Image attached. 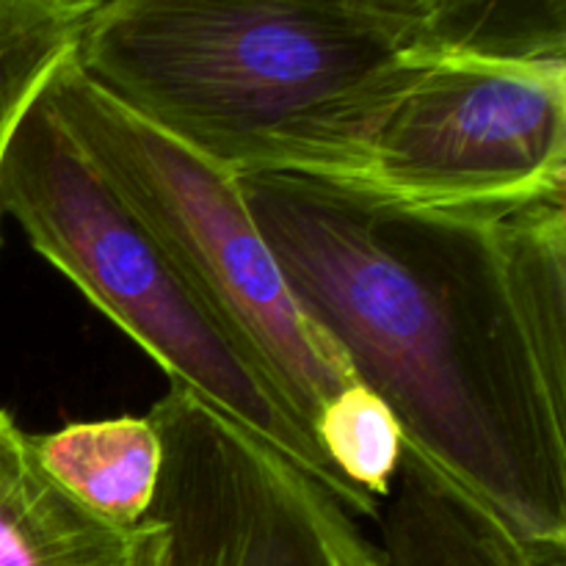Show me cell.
Masks as SVG:
<instances>
[{
    "label": "cell",
    "mask_w": 566,
    "mask_h": 566,
    "mask_svg": "<svg viewBox=\"0 0 566 566\" xmlns=\"http://www.w3.org/2000/svg\"><path fill=\"white\" fill-rule=\"evenodd\" d=\"M81 22L44 0H0V155L50 72L75 50Z\"/></svg>",
    "instance_id": "cell-12"
},
{
    "label": "cell",
    "mask_w": 566,
    "mask_h": 566,
    "mask_svg": "<svg viewBox=\"0 0 566 566\" xmlns=\"http://www.w3.org/2000/svg\"><path fill=\"white\" fill-rule=\"evenodd\" d=\"M0 213L166 374L368 514L263 365L188 285L158 238L83 158L36 94L0 155Z\"/></svg>",
    "instance_id": "cell-3"
},
{
    "label": "cell",
    "mask_w": 566,
    "mask_h": 566,
    "mask_svg": "<svg viewBox=\"0 0 566 566\" xmlns=\"http://www.w3.org/2000/svg\"><path fill=\"white\" fill-rule=\"evenodd\" d=\"M147 418L160 440L147 517L166 566H381L335 492L186 387Z\"/></svg>",
    "instance_id": "cell-6"
},
{
    "label": "cell",
    "mask_w": 566,
    "mask_h": 566,
    "mask_svg": "<svg viewBox=\"0 0 566 566\" xmlns=\"http://www.w3.org/2000/svg\"><path fill=\"white\" fill-rule=\"evenodd\" d=\"M44 468L92 512L114 523H142L160 473V440L149 418L72 423L33 437Z\"/></svg>",
    "instance_id": "cell-9"
},
{
    "label": "cell",
    "mask_w": 566,
    "mask_h": 566,
    "mask_svg": "<svg viewBox=\"0 0 566 566\" xmlns=\"http://www.w3.org/2000/svg\"><path fill=\"white\" fill-rule=\"evenodd\" d=\"M381 506V566H536L501 523L407 448Z\"/></svg>",
    "instance_id": "cell-8"
},
{
    "label": "cell",
    "mask_w": 566,
    "mask_h": 566,
    "mask_svg": "<svg viewBox=\"0 0 566 566\" xmlns=\"http://www.w3.org/2000/svg\"><path fill=\"white\" fill-rule=\"evenodd\" d=\"M365 186L429 208L566 197V61L434 53L387 108Z\"/></svg>",
    "instance_id": "cell-5"
},
{
    "label": "cell",
    "mask_w": 566,
    "mask_h": 566,
    "mask_svg": "<svg viewBox=\"0 0 566 566\" xmlns=\"http://www.w3.org/2000/svg\"><path fill=\"white\" fill-rule=\"evenodd\" d=\"M44 3L55 6V9L72 11V14H81V17H86L88 11H94V9H97V6H103L105 0H44Z\"/></svg>",
    "instance_id": "cell-14"
},
{
    "label": "cell",
    "mask_w": 566,
    "mask_h": 566,
    "mask_svg": "<svg viewBox=\"0 0 566 566\" xmlns=\"http://www.w3.org/2000/svg\"><path fill=\"white\" fill-rule=\"evenodd\" d=\"M285 285L409 453L566 566V197L429 208L363 182L235 177Z\"/></svg>",
    "instance_id": "cell-1"
},
{
    "label": "cell",
    "mask_w": 566,
    "mask_h": 566,
    "mask_svg": "<svg viewBox=\"0 0 566 566\" xmlns=\"http://www.w3.org/2000/svg\"><path fill=\"white\" fill-rule=\"evenodd\" d=\"M423 33L348 0H105L72 59L119 108L230 175L368 180Z\"/></svg>",
    "instance_id": "cell-2"
},
{
    "label": "cell",
    "mask_w": 566,
    "mask_h": 566,
    "mask_svg": "<svg viewBox=\"0 0 566 566\" xmlns=\"http://www.w3.org/2000/svg\"><path fill=\"white\" fill-rule=\"evenodd\" d=\"M39 94L83 158L158 238L188 285L315 434L321 409L354 381L298 313L235 175L119 108L83 75L72 53Z\"/></svg>",
    "instance_id": "cell-4"
},
{
    "label": "cell",
    "mask_w": 566,
    "mask_h": 566,
    "mask_svg": "<svg viewBox=\"0 0 566 566\" xmlns=\"http://www.w3.org/2000/svg\"><path fill=\"white\" fill-rule=\"evenodd\" d=\"M0 566H166L155 520L114 523L77 501L0 409Z\"/></svg>",
    "instance_id": "cell-7"
},
{
    "label": "cell",
    "mask_w": 566,
    "mask_h": 566,
    "mask_svg": "<svg viewBox=\"0 0 566 566\" xmlns=\"http://www.w3.org/2000/svg\"><path fill=\"white\" fill-rule=\"evenodd\" d=\"M315 440L340 479L357 492L368 517H379L403 453L401 431L385 403L352 385L321 409Z\"/></svg>",
    "instance_id": "cell-11"
},
{
    "label": "cell",
    "mask_w": 566,
    "mask_h": 566,
    "mask_svg": "<svg viewBox=\"0 0 566 566\" xmlns=\"http://www.w3.org/2000/svg\"><path fill=\"white\" fill-rule=\"evenodd\" d=\"M368 14L381 17L387 22L409 28V31L426 33L459 3V0H348Z\"/></svg>",
    "instance_id": "cell-13"
},
{
    "label": "cell",
    "mask_w": 566,
    "mask_h": 566,
    "mask_svg": "<svg viewBox=\"0 0 566 566\" xmlns=\"http://www.w3.org/2000/svg\"><path fill=\"white\" fill-rule=\"evenodd\" d=\"M426 44L440 55L566 61V0H459Z\"/></svg>",
    "instance_id": "cell-10"
}]
</instances>
